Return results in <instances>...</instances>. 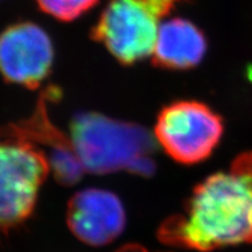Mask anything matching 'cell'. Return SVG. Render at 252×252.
<instances>
[{
  "label": "cell",
  "instance_id": "obj_10",
  "mask_svg": "<svg viewBox=\"0 0 252 252\" xmlns=\"http://www.w3.org/2000/svg\"><path fill=\"white\" fill-rule=\"evenodd\" d=\"M99 0H36L41 11L61 21H71L90 11Z\"/></svg>",
  "mask_w": 252,
  "mask_h": 252
},
{
  "label": "cell",
  "instance_id": "obj_4",
  "mask_svg": "<svg viewBox=\"0 0 252 252\" xmlns=\"http://www.w3.org/2000/svg\"><path fill=\"white\" fill-rule=\"evenodd\" d=\"M0 140V231L23 224L35 209L40 189L52 173L47 154L18 138Z\"/></svg>",
  "mask_w": 252,
  "mask_h": 252
},
{
  "label": "cell",
  "instance_id": "obj_7",
  "mask_svg": "<svg viewBox=\"0 0 252 252\" xmlns=\"http://www.w3.org/2000/svg\"><path fill=\"white\" fill-rule=\"evenodd\" d=\"M59 94L58 89H48L43 93L32 117L18 124H9L2 130L1 135L26 140L37 147H46L55 180L63 186H72L80 181L84 173L83 166L78 159L71 138L53 125L47 113V103Z\"/></svg>",
  "mask_w": 252,
  "mask_h": 252
},
{
  "label": "cell",
  "instance_id": "obj_1",
  "mask_svg": "<svg viewBox=\"0 0 252 252\" xmlns=\"http://www.w3.org/2000/svg\"><path fill=\"white\" fill-rule=\"evenodd\" d=\"M158 238L166 245L200 252L252 244V152L241 153L228 171L197 185L184 213L160 224Z\"/></svg>",
  "mask_w": 252,
  "mask_h": 252
},
{
  "label": "cell",
  "instance_id": "obj_9",
  "mask_svg": "<svg viewBox=\"0 0 252 252\" xmlns=\"http://www.w3.org/2000/svg\"><path fill=\"white\" fill-rule=\"evenodd\" d=\"M207 47L206 35L196 25L174 18L160 25L152 53L153 63L169 70H187L202 61Z\"/></svg>",
  "mask_w": 252,
  "mask_h": 252
},
{
  "label": "cell",
  "instance_id": "obj_3",
  "mask_svg": "<svg viewBox=\"0 0 252 252\" xmlns=\"http://www.w3.org/2000/svg\"><path fill=\"white\" fill-rule=\"evenodd\" d=\"M184 0H109L91 31L119 63L152 56L159 23Z\"/></svg>",
  "mask_w": 252,
  "mask_h": 252
},
{
  "label": "cell",
  "instance_id": "obj_2",
  "mask_svg": "<svg viewBox=\"0 0 252 252\" xmlns=\"http://www.w3.org/2000/svg\"><path fill=\"white\" fill-rule=\"evenodd\" d=\"M70 138L84 172L94 174L125 171L150 176L156 138L143 126L121 122L97 112L75 116Z\"/></svg>",
  "mask_w": 252,
  "mask_h": 252
},
{
  "label": "cell",
  "instance_id": "obj_5",
  "mask_svg": "<svg viewBox=\"0 0 252 252\" xmlns=\"http://www.w3.org/2000/svg\"><path fill=\"white\" fill-rule=\"evenodd\" d=\"M223 131L222 118L207 104L178 100L159 112L154 138L174 161L195 165L212 156Z\"/></svg>",
  "mask_w": 252,
  "mask_h": 252
},
{
  "label": "cell",
  "instance_id": "obj_6",
  "mask_svg": "<svg viewBox=\"0 0 252 252\" xmlns=\"http://www.w3.org/2000/svg\"><path fill=\"white\" fill-rule=\"evenodd\" d=\"M54 48L48 34L33 23H18L0 34V74L8 83L37 89L48 77Z\"/></svg>",
  "mask_w": 252,
  "mask_h": 252
},
{
  "label": "cell",
  "instance_id": "obj_8",
  "mask_svg": "<svg viewBox=\"0 0 252 252\" xmlns=\"http://www.w3.org/2000/svg\"><path fill=\"white\" fill-rule=\"evenodd\" d=\"M65 220L72 235L82 243L104 247L122 235L126 216L117 195L105 189L87 188L69 200Z\"/></svg>",
  "mask_w": 252,
  "mask_h": 252
}]
</instances>
